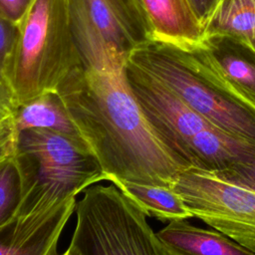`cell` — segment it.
I'll use <instances>...</instances> for the list:
<instances>
[{
  "label": "cell",
  "mask_w": 255,
  "mask_h": 255,
  "mask_svg": "<svg viewBox=\"0 0 255 255\" xmlns=\"http://www.w3.org/2000/svg\"><path fill=\"white\" fill-rule=\"evenodd\" d=\"M12 116L18 131L28 128H45L86 143L57 91L43 93L19 105Z\"/></svg>",
  "instance_id": "15"
},
{
  "label": "cell",
  "mask_w": 255,
  "mask_h": 255,
  "mask_svg": "<svg viewBox=\"0 0 255 255\" xmlns=\"http://www.w3.org/2000/svg\"><path fill=\"white\" fill-rule=\"evenodd\" d=\"M128 2L129 3V5L131 6V8L134 10V12L140 17L142 18L144 21H146L148 23V20H147V17L145 15V12H144V9H143V6H142V2L141 0H128ZM149 24V23H148ZM151 29V28H150Z\"/></svg>",
  "instance_id": "25"
},
{
  "label": "cell",
  "mask_w": 255,
  "mask_h": 255,
  "mask_svg": "<svg viewBox=\"0 0 255 255\" xmlns=\"http://www.w3.org/2000/svg\"><path fill=\"white\" fill-rule=\"evenodd\" d=\"M18 132L12 115L0 119V162L16 153Z\"/></svg>",
  "instance_id": "20"
},
{
  "label": "cell",
  "mask_w": 255,
  "mask_h": 255,
  "mask_svg": "<svg viewBox=\"0 0 255 255\" xmlns=\"http://www.w3.org/2000/svg\"><path fill=\"white\" fill-rule=\"evenodd\" d=\"M171 187L193 217L255 253V191L196 166L183 169Z\"/></svg>",
  "instance_id": "6"
},
{
  "label": "cell",
  "mask_w": 255,
  "mask_h": 255,
  "mask_svg": "<svg viewBox=\"0 0 255 255\" xmlns=\"http://www.w3.org/2000/svg\"><path fill=\"white\" fill-rule=\"evenodd\" d=\"M125 67L96 70L82 66L57 92L107 180L171 187L187 166L148 124Z\"/></svg>",
  "instance_id": "1"
},
{
  "label": "cell",
  "mask_w": 255,
  "mask_h": 255,
  "mask_svg": "<svg viewBox=\"0 0 255 255\" xmlns=\"http://www.w3.org/2000/svg\"><path fill=\"white\" fill-rule=\"evenodd\" d=\"M156 235L168 255H255L225 234L186 219L170 221Z\"/></svg>",
  "instance_id": "13"
},
{
  "label": "cell",
  "mask_w": 255,
  "mask_h": 255,
  "mask_svg": "<svg viewBox=\"0 0 255 255\" xmlns=\"http://www.w3.org/2000/svg\"><path fill=\"white\" fill-rule=\"evenodd\" d=\"M213 172L229 182L255 191V160L238 162Z\"/></svg>",
  "instance_id": "19"
},
{
  "label": "cell",
  "mask_w": 255,
  "mask_h": 255,
  "mask_svg": "<svg viewBox=\"0 0 255 255\" xmlns=\"http://www.w3.org/2000/svg\"><path fill=\"white\" fill-rule=\"evenodd\" d=\"M25 172V192L17 216L50 209L92 186L106 180L102 175L43 166L17 151Z\"/></svg>",
  "instance_id": "9"
},
{
  "label": "cell",
  "mask_w": 255,
  "mask_h": 255,
  "mask_svg": "<svg viewBox=\"0 0 255 255\" xmlns=\"http://www.w3.org/2000/svg\"><path fill=\"white\" fill-rule=\"evenodd\" d=\"M4 78L18 106L57 91L84 66L73 35L67 0H34L18 23Z\"/></svg>",
  "instance_id": "3"
},
{
  "label": "cell",
  "mask_w": 255,
  "mask_h": 255,
  "mask_svg": "<svg viewBox=\"0 0 255 255\" xmlns=\"http://www.w3.org/2000/svg\"><path fill=\"white\" fill-rule=\"evenodd\" d=\"M70 245L81 255H168L146 214L116 185L84 190Z\"/></svg>",
  "instance_id": "4"
},
{
  "label": "cell",
  "mask_w": 255,
  "mask_h": 255,
  "mask_svg": "<svg viewBox=\"0 0 255 255\" xmlns=\"http://www.w3.org/2000/svg\"><path fill=\"white\" fill-rule=\"evenodd\" d=\"M76 197L50 209L17 216L0 227V255H59V239L76 209Z\"/></svg>",
  "instance_id": "8"
},
{
  "label": "cell",
  "mask_w": 255,
  "mask_h": 255,
  "mask_svg": "<svg viewBox=\"0 0 255 255\" xmlns=\"http://www.w3.org/2000/svg\"><path fill=\"white\" fill-rule=\"evenodd\" d=\"M112 183L134 202L146 216L169 222L193 217L182 197L170 186L123 180H115Z\"/></svg>",
  "instance_id": "17"
},
{
  "label": "cell",
  "mask_w": 255,
  "mask_h": 255,
  "mask_svg": "<svg viewBox=\"0 0 255 255\" xmlns=\"http://www.w3.org/2000/svg\"><path fill=\"white\" fill-rule=\"evenodd\" d=\"M17 107L12 90L4 80L0 79V119L12 115Z\"/></svg>",
  "instance_id": "23"
},
{
  "label": "cell",
  "mask_w": 255,
  "mask_h": 255,
  "mask_svg": "<svg viewBox=\"0 0 255 255\" xmlns=\"http://www.w3.org/2000/svg\"><path fill=\"white\" fill-rule=\"evenodd\" d=\"M62 255H81L79 252H77L74 248L72 247H68L67 250L62 254Z\"/></svg>",
  "instance_id": "26"
},
{
  "label": "cell",
  "mask_w": 255,
  "mask_h": 255,
  "mask_svg": "<svg viewBox=\"0 0 255 255\" xmlns=\"http://www.w3.org/2000/svg\"><path fill=\"white\" fill-rule=\"evenodd\" d=\"M190 152L192 166L217 171L238 162L255 160V142L212 127L195 135Z\"/></svg>",
  "instance_id": "14"
},
{
  "label": "cell",
  "mask_w": 255,
  "mask_h": 255,
  "mask_svg": "<svg viewBox=\"0 0 255 255\" xmlns=\"http://www.w3.org/2000/svg\"><path fill=\"white\" fill-rule=\"evenodd\" d=\"M127 62L152 76L218 128L255 142V107L218 73L202 46L150 39Z\"/></svg>",
  "instance_id": "2"
},
{
  "label": "cell",
  "mask_w": 255,
  "mask_h": 255,
  "mask_svg": "<svg viewBox=\"0 0 255 255\" xmlns=\"http://www.w3.org/2000/svg\"><path fill=\"white\" fill-rule=\"evenodd\" d=\"M16 150L43 166L102 175L107 180L87 143L61 132L45 128L20 130Z\"/></svg>",
  "instance_id": "10"
},
{
  "label": "cell",
  "mask_w": 255,
  "mask_h": 255,
  "mask_svg": "<svg viewBox=\"0 0 255 255\" xmlns=\"http://www.w3.org/2000/svg\"><path fill=\"white\" fill-rule=\"evenodd\" d=\"M73 35L85 68H124L130 52L152 39L149 24L128 0H67Z\"/></svg>",
  "instance_id": "5"
},
{
  "label": "cell",
  "mask_w": 255,
  "mask_h": 255,
  "mask_svg": "<svg viewBox=\"0 0 255 255\" xmlns=\"http://www.w3.org/2000/svg\"><path fill=\"white\" fill-rule=\"evenodd\" d=\"M18 26L0 15V79L5 81L4 70L17 36ZM6 82V81H5Z\"/></svg>",
  "instance_id": "21"
},
{
  "label": "cell",
  "mask_w": 255,
  "mask_h": 255,
  "mask_svg": "<svg viewBox=\"0 0 255 255\" xmlns=\"http://www.w3.org/2000/svg\"><path fill=\"white\" fill-rule=\"evenodd\" d=\"M228 36L255 52V0H217L203 23V38Z\"/></svg>",
  "instance_id": "16"
},
{
  "label": "cell",
  "mask_w": 255,
  "mask_h": 255,
  "mask_svg": "<svg viewBox=\"0 0 255 255\" xmlns=\"http://www.w3.org/2000/svg\"><path fill=\"white\" fill-rule=\"evenodd\" d=\"M33 2L34 0H0V15L18 25Z\"/></svg>",
  "instance_id": "22"
},
{
  "label": "cell",
  "mask_w": 255,
  "mask_h": 255,
  "mask_svg": "<svg viewBox=\"0 0 255 255\" xmlns=\"http://www.w3.org/2000/svg\"><path fill=\"white\" fill-rule=\"evenodd\" d=\"M222 78L255 107V52L228 36L204 37L200 43Z\"/></svg>",
  "instance_id": "11"
},
{
  "label": "cell",
  "mask_w": 255,
  "mask_h": 255,
  "mask_svg": "<svg viewBox=\"0 0 255 255\" xmlns=\"http://www.w3.org/2000/svg\"><path fill=\"white\" fill-rule=\"evenodd\" d=\"M128 83L148 124L185 165L192 166L190 144L197 133L215 127L161 82L126 63Z\"/></svg>",
  "instance_id": "7"
},
{
  "label": "cell",
  "mask_w": 255,
  "mask_h": 255,
  "mask_svg": "<svg viewBox=\"0 0 255 255\" xmlns=\"http://www.w3.org/2000/svg\"><path fill=\"white\" fill-rule=\"evenodd\" d=\"M214 1H215V2H216V1H217V0H214Z\"/></svg>",
  "instance_id": "27"
},
{
  "label": "cell",
  "mask_w": 255,
  "mask_h": 255,
  "mask_svg": "<svg viewBox=\"0 0 255 255\" xmlns=\"http://www.w3.org/2000/svg\"><path fill=\"white\" fill-rule=\"evenodd\" d=\"M152 39L180 46L198 45L203 26L190 0H141Z\"/></svg>",
  "instance_id": "12"
},
{
  "label": "cell",
  "mask_w": 255,
  "mask_h": 255,
  "mask_svg": "<svg viewBox=\"0 0 255 255\" xmlns=\"http://www.w3.org/2000/svg\"><path fill=\"white\" fill-rule=\"evenodd\" d=\"M195 13L200 19L202 26L208 15L210 14L215 1L214 0H190Z\"/></svg>",
  "instance_id": "24"
},
{
  "label": "cell",
  "mask_w": 255,
  "mask_h": 255,
  "mask_svg": "<svg viewBox=\"0 0 255 255\" xmlns=\"http://www.w3.org/2000/svg\"><path fill=\"white\" fill-rule=\"evenodd\" d=\"M25 192V172L17 152L0 162V227L17 217Z\"/></svg>",
  "instance_id": "18"
}]
</instances>
